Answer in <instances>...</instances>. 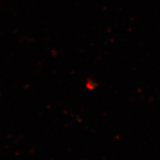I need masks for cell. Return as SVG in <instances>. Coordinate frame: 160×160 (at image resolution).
<instances>
[{
	"mask_svg": "<svg viewBox=\"0 0 160 160\" xmlns=\"http://www.w3.org/2000/svg\"><path fill=\"white\" fill-rule=\"evenodd\" d=\"M96 82L92 79H88L86 81V87L89 90H93L96 88Z\"/></svg>",
	"mask_w": 160,
	"mask_h": 160,
	"instance_id": "1",
	"label": "cell"
}]
</instances>
